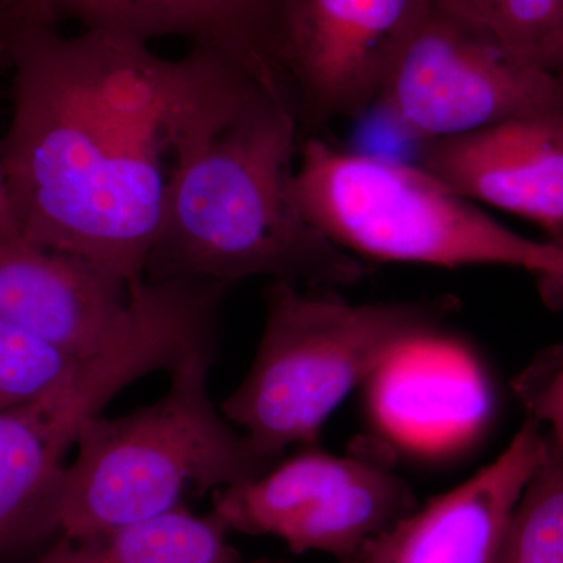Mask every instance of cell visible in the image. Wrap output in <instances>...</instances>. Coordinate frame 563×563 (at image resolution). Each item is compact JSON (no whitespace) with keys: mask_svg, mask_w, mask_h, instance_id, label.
Wrapping results in <instances>:
<instances>
[{"mask_svg":"<svg viewBox=\"0 0 563 563\" xmlns=\"http://www.w3.org/2000/svg\"><path fill=\"white\" fill-rule=\"evenodd\" d=\"M13 113L0 144L22 235L131 290L161 231L169 132L203 66L101 31H11Z\"/></svg>","mask_w":563,"mask_h":563,"instance_id":"1","label":"cell"},{"mask_svg":"<svg viewBox=\"0 0 563 563\" xmlns=\"http://www.w3.org/2000/svg\"><path fill=\"white\" fill-rule=\"evenodd\" d=\"M301 131L287 103L214 62L169 133L161 231L144 279L235 287L265 277L352 287L365 263L303 217L292 191Z\"/></svg>","mask_w":563,"mask_h":563,"instance_id":"2","label":"cell"},{"mask_svg":"<svg viewBox=\"0 0 563 563\" xmlns=\"http://www.w3.org/2000/svg\"><path fill=\"white\" fill-rule=\"evenodd\" d=\"M257 354L221 413L280 461L322 426L402 344L443 328L455 299L351 302L333 288L269 282Z\"/></svg>","mask_w":563,"mask_h":563,"instance_id":"3","label":"cell"},{"mask_svg":"<svg viewBox=\"0 0 563 563\" xmlns=\"http://www.w3.org/2000/svg\"><path fill=\"white\" fill-rule=\"evenodd\" d=\"M217 346L199 347L169 372L158 401L81 426L66 466L58 532L90 536L140 523L181 506L185 493H213L268 472L262 454L211 402Z\"/></svg>","mask_w":563,"mask_h":563,"instance_id":"4","label":"cell"},{"mask_svg":"<svg viewBox=\"0 0 563 563\" xmlns=\"http://www.w3.org/2000/svg\"><path fill=\"white\" fill-rule=\"evenodd\" d=\"M292 191L303 217L355 257L437 268L509 266L563 285V250L529 240L417 163L301 141Z\"/></svg>","mask_w":563,"mask_h":563,"instance_id":"5","label":"cell"},{"mask_svg":"<svg viewBox=\"0 0 563 563\" xmlns=\"http://www.w3.org/2000/svg\"><path fill=\"white\" fill-rule=\"evenodd\" d=\"M376 103L399 131L422 144L563 111V84L444 0H426Z\"/></svg>","mask_w":563,"mask_h":563,"instance_id":"6","label":"cell"},{"mask_svg":"<svg viewBox=\"0 0 563 563\" xmlns=\"http://www.w3.org/2000/svg\"><path fill=\"white\" fill-rule=\"evenodd\" d=\"M211 501L231 532L277 537L295 554L317 551L340 563H355L420 506L390 453L368 442L343 455L303 446L261 476L211 493Z\"/></svg>","mask_w":563,"mask_h":563,"instance_id":"7","label":"cell"},{"mask_svg":"<svg viewBox=\"0 0 563 563\" xmlns=\"http://www.w3.org/2000/svg\"><path fill=\"white\" fill-rule=\"evenodd\" d=\"M144 373L135 346L111 343L43 398L0 412V554L58 531L65 459L81 426Z\"/></svg>","mask_w":563,"mask_h":563,"instance_id":"8","label":"cell"},{"mask_svg":"<svg viewBox=\"0 0 563 563\" xmlns=\"http://www.w3.org/2000/svg\"><path fill=\"white\" fill-rule=\"evenodd\" d=\"M426 0H291L284 73L303 139L376 106Z\"/></svg>","mask_w":563,"mask_h":563,"instance_id":"9","label":"cell"},{"mask_svg":"<svg viewBox=\"0 0 563 563\" xmlns=\"http://www.w3.org/2000/svg\"><path fill=\"white\" fill-rule=\"evenodd\" d=\"M415 163L463 198L533 222L563 250V111L422 143Z\"/></svg>","mask_w":563,"mask_h":563,"instance_id":"10","label":"cell"},{"mask_svg":"<svg viewBox=\"0 0 563 563\" xmlns=\"http://www.w3.org/2000/svg\"><path fill=\"white\" fill-rule=\"evenodd\" d=\"M544 431L526 417L498 457L374 540L355 563H496L507 526L542 457Z\"/></svg>","mask_w":563,"mask_h":563,"instance_id":"11","label":"cell"},{"mask_svg":"<svg viewBox=\"0 0 563 563\" xmlns=\"http://www.w3.org/2000/svg\"><path fill=\"white\" fill-rule=\"evenodd\" d=\"M90 263L0 229V320L90 357L131 318V292Z\"/></svg>","mask_w":563,"mask_h":563,"instance_id":"12","label":"cell"},{"mask_svg":"<svg viewBox=\"0 0 563 563\" xmlns=\"http://www.w3.org/2000/svg\"><path fill=\"white\" fill-rule=\"evenodd\" d=\"M365 387L374 421L410 446L461 442L490 409L483 372L442 328L402 344Z\"/></svg>","mask_w":563,"mask_h":563,"instance_id":"13","label":"cell"},{"mask_svg":"<svg viewBox=\"0 0 563 563\" xmlns=\"http://www.w3.org/2000/svg\"><path fill=\"white\" fill-rule=\"evenodd\" d=\"M291 0H133V35L141 43L180 38L191 51L242 70L287 103L284 35Z\"/></svg>","mask_w":563,"mask_h":563,"instance_id":"14","label":"cell"},{"mask_svg":"<svg viewBox=\"0 0 563 563\" xmlns=\"http://www.w3.org/2000/svg\"><path fill=\"white\" fill-rule=\"evenodd\" d=\"M229 531L213 512L184 504L151 520L90 536H65L32 563H240Z\"/></svg>","mask_w":563,"mask_h":563,"instance_id":"15","label":"cell"},{"mask_svg":"<svg viewBox=\"0 0 563 563\" xmlns=\"http://www.w3.org/2000/svg\"><path fill=\"white\" fill-rule=\"evenodd\" d=\"M496 563H563V453L547 432Z\"/></svg>","mask_w":563,"mask_h":563,"instance_id":"16","label":"cell"},{"mask_svg":"<svg viewBox=\"0 0 563 563\" xmlns=\"http://www.w3.org/2000/svg\"><path fill=\"white\" fill-rule=\"evenodd\" d=\"M85 358L0 320V412L60 387Z\"/></svg>","mask_w":563,"mask_h":563,"instance_id":"17","label":"cell"},{"mask_svg":"<svg viewBox=\"0 0 563 563\" xmlns=\"http://www.w3.org/2000/svg\"><path fill=\"white\" fill-rule=\"evenodd\" d=\"M521 60L543 68L563 25V0H444Z\"/></svg>","mask_w":563,"mask_h":563,"instance_id":"18","label":"cell"},{"mask_svg":"<svg viewBox=\"0 0 563 563\" xmlns=\"http://www.w3.org/2000/svg\"><path fill=\"white\" fill-rule=\"evenodd\" d=\"M10 27H57L77 22L81 31L133 36V0H0ZM139 41V40H136Z\"/></svg>","mask_w":563,"mask_h":563,"instance_id":"19","label":"cell"},{"mask_svg":"<svg viewBox=\"0 0 563 563\" xmlns=\"http://www.w3.org/2000/svg\"><path fill=\"white\" fill-rule=\"evenodd\" d=\"M528 417L550 426L548 435L563 453V350L540 355L515 383Z\"/></svg>","mask_w":563,"mask_h":563,"instance_id":"20","label":"cell"},{"mask_svg":"<svg viewBox=\"0 0 563 563\" xmlns=\"http://www.w3.org/2000/svg\"><path fill=\"white\" fill-rule=\"evenodd\" d=\"M10 38L9 25L0 13V66L7 65V60H9ZM2 228H18V224L14 221L13 213H11L5 177H3L2 162H0V229Z\"/></svg>","mask_w":563,"mask_h":563,"instance_id":"21","label":"cell"},{"mask_svg":"<svg viewBox=\"0 0 563 563\" xmlns=\"http://www.w3.org/2000/svg\"><path fill=\"white\" fill-rule=\"evenodd\" d=\"M543 69L554 74L563 84V25L544 54Z\"/></svg>","mask_w":563,"mask_h":563,"instance_id":"22","label":"cell"},{"mask_svg":"<svg viewBox=\"0 0 563 563\" xmlns=\"http://www.w3.org/2000/svg\"><path fill=\"white\" fill-rule=\"evenodd\" d=\"M240 563H246V562H240ZM250 563H288L285 561H280V559H257V561H252Z\"/></svg>","mask_w":563,"mask_h":563,"instance_id":"23","label":"cell"}]
</instances>
